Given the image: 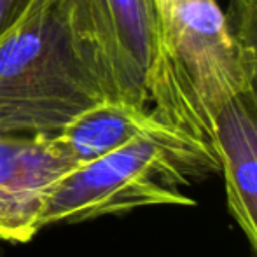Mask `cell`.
I'll return each instance as SVG.
<instances>
[{
    "mask_svg": "<svg viewBox=\"0 0 257 257\" xmlns=\"http://www.w3.org/2000/svg\"><path fill=\"white\" fill-rule=\"evenodd\" d=\"M154 7L149 107L166 124L208 142L213 114L252 89L248 60L215 0H154Z\"/></svg>",
    "mask_w": 257,
    "mask_h": 257,
    "instance_id": "7a4b0ae2",
    "label": "cell"
},
{
    "mask_svg": "<svg viewBox=\"0 0 257 257\" xmlns=\"http://www.w3.org/2000/svg\"><path fill=\"white\" fill-rule=\"evenodd\" d=\"M220 175L212 146L175 126L75 166L54 186L41 226L77 224L147 206H194L184 187Z\"/></svg>",
    "mask_w": 257,
    "mask_h": 257,
    "instance_id": "3957f363",
    "label": "cell"
},
{
    "mask_svg": "<svg viewBox=\"0 0 257 257\" xmlns=\"http://www.w3.org/2000/svg\"><path fill=\"white\" fill-rule=\"evenodd\" d=\"M226 20L245 51L250 67L252 91L257 95V0H231Z\"/></svg>",
    "mask_w": 257,
    "mask_h": 257,
    "instance_id": "52a82bcc",
    "label": "cell"
},
{
    "mask_svg": "<svg viewBox=\"0 0 257 257\" xmlns=\"http://www.w3.org/2000/svg\"><path fill=\"white\" fill-rule=\"evenodd\" d=\"M75 166L56 135H0V240L30 241L51 191Z\"/></svg>",
    "mask_w": 257,
    "mask_h": 257,
    "instance_id": "5b68a950",
    "label": "cell"
},
{
    "mask_svg": "<svg viewBox=\"0 0 257 257\" xmlns=\"http://www.w3.org/2000/svg\"><path fill=\"white\" fill-rule=\"evenodd\" d=\"M74 23L114 100L149 107L154 0H68Z\"/></svg>",
    "mask_w": 257,
    "mask_h": 257,
    "instance_id": "277c9868",
    "label": "cell"
},
{
    "mask_svg": "<svg viewBox=\"0 0 257 257\" xmlns=\"http://www.w3.org/2000/svg\"><path fill=\"white\" fill-rule=\"evenodd\" d=\"M30 0H0V35L20 18Z\"/></svg>",
    "mask_w": 257,
    "mask_h": 257,
    "instance_id": "ba28073f",
    "label": "cell"
},
{
    "mask_svg": "<svg viewBox=\"0 0 257 257\" xmlns=\"http://www.w3.org/2000/svg\"><path fill=\"white\" fill-rule=\"evenodd\" d=\"M165 126L170 124L147 107L124 100H103L72 119L56 133V139L77 165H84Z\"/></svg>",
    "mask_w": 257,
    "mask_h": 257,
    "instance_id": "8992f818",
    "label": "cell"
},
{
    "mask_svg": "<svg viewBox=\"0 0 257 257\" xmlns=\"http://www.w3.org/2000/svg\"><path fill=\"white\" fill-rule=\"evenodd\" d=\"M0 257H2V255H0Z\"/></svg>",
    "mask_w": 257,
    "mask_h": 257,
    "instance_id": "9c48e42d",
    "label": "cell"
},
{
    "mask_svg": "<svg viewBox=\"0 0 257 257\" xmlns=\"http://www.w3.org/2000/svg\"><path fill=\"white\" fill-rule=\"evenodd\" d=\"M103 100L114 98L68 0H30L0 35V135H56Z\"/></svg>",
    "mask_w": 257,
    "mask_h": 257,
    "instance_id": "6da1fadb",
    "label": "cell"
}]
</instances>
